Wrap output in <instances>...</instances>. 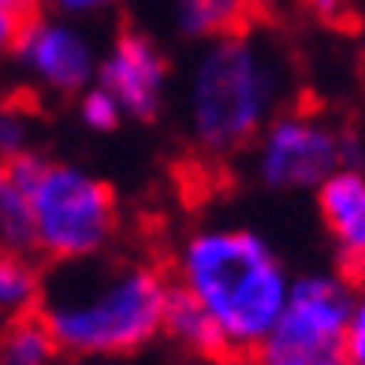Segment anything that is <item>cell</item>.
I'll list each match as a JSON object with an SVG mask.
<instances>
[{
    "mask_svg": "<svg viewBox=\"0 0 365 365\" xmlns=\"http://www.w3.org/2000/svg\"><path fill=\"white\" fill-rule=\"evenodd\" d=\"M172 279L145 261H75L45 279L38 317L48 324L63 358L108 361L142 351L164 336Z\"/></svg>",
    "mask_w": 365,
    "mask_h": 365,
    "instance_id": "cell-1",
    "label": "cell"
},
{
    "mask_svg": "<svg viewBox=\"0 0 365 365\" xmlns=\"http://www.w3.org/2000/svg\"><path fill=\"white\" fill-rule=\"evenodd\" d=\"M220 328L231 358H257L287 306L294 276L254 227L205 224L175 250V279Z\"/></svg>",
    "mask_w": 365,
    "mask_h": 365,
    "instance_id": "cell-2",
    "label": "cell"
},
{
    "mask_svg": "<svg viewBox=\"0 0 365 365\" xmlns=\"http://www.w3.org/2000/svg\"><path fill=\"white\" fill-rule=\"evenodd\" d=\"M287 68L254 30L205 41L187 78V135L205 157L250 149L284 112Z\"/></svg>",
    "mask_w": 365,
    "mask_h": 365,
    "instance_id": "cell-3",
    "label": "cell"
},
{
    "mask_svg": "<svg viewBox=\"0 0 365 365\" xmlns=\"http://www.w3.org/2000/svg\"><path fill=\"white\" fill-rule=\"evenodd\" d=\"M34 250L56 264L101 257L115 235V197L101 175L78 164L45 160L30 187Z\"/></svg>",
    "mask_w": 365,
    "mask_h": 365,
    "instance_id": "cell-4",
    "label": "cell"
},
{
    "mask_svg": "<svg viewBox=\"0 0 365 365\" xmlns=\"http://www.w3.org/2000/svg\"><path fill=\"white\" fill-rule=\"evenodd\" d=\"M354 298H358V291L346 272L294 276L287 306L254 361H264V365H346L343 339H346V324H351Z\"/></svg>",
    "mask_w": 365,
    "mask_h": 365,
    "instance_id": "cell-5",
    "label": "cell"
},
{
    "mask_svg": "<svg viewBox=\"0 0 365 365\" xmlns=\"http://www.w3.org/2000/svg\"><path fill=\"white\" fill-rule=\"evenodd\" d=\"M346 164H358L354 135L306 108H284L254 142V175L272 194H317Z\"/></svg>",
    "mask_w": 365,
    "mask_h": 365,
    "instance_id": "cell-6",
    "label": "cell"
},
{
    "mask_svg": "<svg viewBox=\"0 0 365 365\" xmlns=\"http://www.w3.org/2000/svg\"><path fill=\"white\" fill-rule=\"evenodd\" d=\"M15 60L30 82L63 97L86 93L97 82V68H101V56L86 38V30L63 15H34V19L26 15L19 45H15Z\"/></svg>",
    "mask_w": 365,
    "mask_h": 365,
    "instance_id": "cell-7",
    "label": "cell"
},
{
    "mask_svg": "<svg viewBox=\"0 0 365 365\" xmlns=\"http://www.w3.org/2000/svg\"><path fill=\"white\" fill-rule=\"evenodd\" d=\"M97 86H105L123 105V112L130 120H149L164 105L168 60H164L160 45L149 34H142V30H123L101 53Z\"/></svg>",
    "mask_w": 365,
    "mask_h": 365,
    "instance_id": "cell-8",
    "label": "cell"
},
{
    "mask_svg": "<svg viewBox=\"0 0 365 365\" xmlns=\"http://www.w3.org/2000/svg\"><path fill=\"white\" fill-rule=\"evenodd\" d=\"M317 212L336 246L339 269L351 279H365V168L346 164L317 190Z\"/></svg>",
    "mask_w": 365,
    "mask_h": 365,
    "instance_id": "cell-9",
    "label": "cell"
},
{
    "mask_svg": "<svg viewBox=\"0 0 365 365\" xmlns=\"http://www.w3.org/2000/svg\"><path fill=\"white\" fill-rule=\"evenodd\" d=\"M45 157L26 153L0 164V246L4 250H34V202L30 187L41 172Z\"/></svg>",
    "mask_w": 365,
    "mask_h": 365,
    "instance_id": "cell-10",
    "label": "cell"
},
{
    "mask_svg": "<svg viewBox=\"0 0 365 365\" xmlns=\"http://www.w3.org/2000/svg\"><path fill=\"white\" fill-rule=\"evenodd\" d=\"M250 8L254 0H172V19L182 38L217 41L246 30Z\"/></svg>",
    "mask_w": 365,
    "mask_h": 365,
    "instance_id": "cell-11",
    "label": "cell"
},
{
    "mask_svg": "<svg viewBox=\"0 0 365 365\" xmlns=\"http://www.w3.org/2000/svg\"><path fill=\"white\" fill-rule=\"evenodd\" d=\"M164 336H172L182 351H190L197 358H231L212 317L175 284H172V298H168V313H164Z\"/></svg>",
    "mask_w": 365,
    "mask_h": 365,
    "instance_id": "cell-12",
    "label": "cell"
},
{
    "mask_svg": "<svg viewBox=\"0 0 365 365\" xmlns=\"http://www.w3.org/2000/svg\"><path fill=\"white\" fill-rule=\"evenodd\" d=\"M41 294H45V279L38 264L23 250H4L0 246V324L38 313Z\"/></svg>",
    "mask_w": 365,
    "mask_h": 365,
    "instance_id": "cell-13",
    "label": "cell"
},
{
    "mask_svg": "<svg viewBox=\"0 0 365 365\" xmlns=\"http://www.w3.org/2000/svg\"><path fill=\"white\" fill-rule=\"evenodd\" d=\"M60 343L38 313L0 324V365H60Z\"/></svg>",
    "mask_w": 365,
    "mask_h": 365,
    "instance_id": "cell-14",
    "label": "cell"
},
{
    "mask_svg": "<svg viewBox=\"0 0 365 365\" xmlns=\"http://www.w3.org/2000/svg\"><path fill=\"white\" fill-rule=\"evenodd\" d=\"M123 115H127L123 105L115 101V97H112L105 86H97V82H93L86 93H78V120H82V127H86V130L108 135V130L120 127Z\"/></svg>",
    "mask_w": 365,
    "mask_h": 365,
    "instance_id": "cell-15",
    "label": "cell"
},
{
    "mask_svg": "<svg viewBox=\"0 0 365 365\" xmlns=\"http://www.w3.org/2000/svg\"><path fill=\"white\" fill-rule=\"evenodd\" d=\"M34 120L23 112V108H0V164H8L15 157H26L34 153V145H30V138H34Z\"/></svg>",
    "mask_w": 365,
    "mask_h": 365,
    "instance_id": "cell-16",
    "label": "cell"
},
{
    "mask_svg": "<svg viewBox=\"0 0 365 365\" xmlns=\"http://www.w3.org/2000/svg\"><path fill=\"white\" fill-rule=\"evenodd\" d=\"M302 8L321 23H354L365 19V0H302Z\"/></svg>",
    "mask_w": 365,
    "mask_h": 365,
    "instance_id": "cell-17",
    "label": "cell"
},
{
    "mask_svg": "<svg viewBox=\"0 0 365 365\" xmlns=\"http://www.w3.org/2000/svg\"><path fill=\"white\" fill-rule=\"evenodd\" d=\"M343 361L365 365V291H358V298H354L351 324H346V339H343Z\"/></svg>",
    "mask_w": 365,
    "mask_h": 365,
    "instance_id": "cell-18",
    "label": "cell"
},
{
    "mask_svg": "<svg viewBox=\"0 0 365 365\" xmlns=\"http://www.w3.org/2000/svg\"><path fill=\"white\" fill-rule=\"evenodd\" d=\"M53 15H63V19H86V15H101L123 0H45Z\"/></svg>",
    "mask_w": 365,
    "mask_h": 365,
    "instance_id": "cell-19",
    "label": "cell"
},
{
    "mask_svg": "<svg viewBox=\"0 0 365 365\" xmlns=\"http://www.w3.org/2000/svg\"><path fill=\"white\" fill-rule=\"evenodd\" d=\"M23 23H26V15H19V11H11V8L0 4V60L15 56V45H19Z\"/></svg>",
    "mask_w": 365,
    "mask_h": 365,
    "instance_id": "cell-20",
    "label": "cell"
},
{
    "mask_svg": "<svg viewBox=\"0 0 365 365\" xmlns=\"http://www.w3.org/2000/svg\"><path fill=\"white\" fill-rule=\"evenodd\" d=\"M0 4H4V8H11V11H19V15H26L34 0H0Z\"/></svg>",
    "mask_w": 365,
    "mask_h": 365,
    "instance_id": "cell-21",
    "label": "cell"
},
{
    "mask_svg": "<svg viewBox=\"0 0 365 365\" xmlns=\"http://www.w3.org/2000/svg\"><path fill=\"white\" fill-rule=\"evenodd\" d=\"M71 365H97V361H71Z\"/></svg>",
    "mask_w": 365,
    "mask_h": 365,
    "instance_id": "cell-22",
    "label": "cell"
},
{
    "mask_svg": "<svg viewBox=\"0 0 365 365\" xmlns=\"http://www.w3.org/2000/svg\"><path fill=\"white\" fill-rule=\"evenodd\" d=\"M254 365H264V361H254Z\"/></svg>",
    "mask_w": 365,
    "mask_h": 365,
    "instance_id": "cell-23",
    "label": "cell"
}]
</instances>
